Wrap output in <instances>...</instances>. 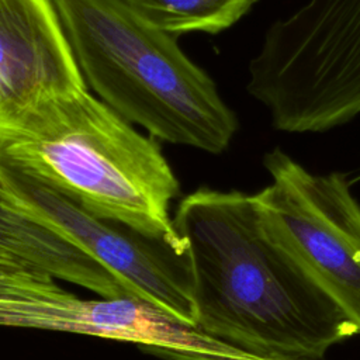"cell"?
Returning a JSON list of instances; mask_svg holds the SVG:
<instances>
[{"mask_svg":"<svg viewBox=\"0 0 360 360\" xmlns=\"http://www.w3.org/2000/svg\"><path fill=\"white\" fill-rule=\"evenodd\" d=\"M195 328L253 357L321 360L359 333L270 236L255 194L198 188L177 205Z\"/></svg>","mask_w":360,"mask_h":360,"instance_id":"cell-1","label":"cell"},{"mask_svg":"<svg viewBox=\"0 0 360 360\" xmlns=\"http://www.w3.org/2000/svg\"><path fill=\"white\" fill-rule=\"evenodd\" d=\"M0 163L186 259L169 215L180 183L158 141L89 89L0 105Z\"/></svg>","mask_w":360,"mask_h":360,"instance_id":"cell-2","label":"cell"},{"mask_svg":"<svg viewBox=\"0 0 360 360\" xmlns=\"http://www.w3.org/2000/svg\"><path fill=\"white\" fill-rule=\"evenodd\" d=\"M82 77L103 103L149 136L208 153L224 152L235 112L177 37L122 0H53Z\"/></svg>","mask_w":360,"mask_h":360,"instance_id":"cell-3","label":"cell"},{"mask_svg":"<svg viewBox=\"0 0 360 360\" xmlns=\"http://www.w3.org/2000/svg\"><path fill=\"white\" fill-rule=\"evenodd\" d=\"M0 252L101 298L141 300L195 328L186 259L4 163Z\"/></svg>","mask_w":360,"mask_h":360,"instance_id":"cell-4","label":"cell"},{"mask_svg":"<svg viewBox=\"0 0 360 360\" xmlns=\"http://www.w3.org/2000/svg\"><path fill=\"white\" fill-rule=\"evenodd\" d=\"M246 90L284 132H321L360 114V0H308L266 31Z\"/></svg>","mask_w":360,"mask_h":360,"instance_id":"cell-5","label":"cell"},{"mask_svg":"<svg viewBox=\"0 0 360 360\" xmlns=\"http://www.w3.org/2000/svg\"><path fill=\"white\" fill-rule=\"evenodd\" d=\"M271 183L255 194L270 236L360 333V204L342 173L314 174L276 148Z\"/></svg>","mask_w":360,"mask_h":360,"instance_id":"cell-6","label":"cell"},{"mask_svg":"<svg viewBox=\"0 0 360 360\" xmlns=\"http://www.w3.org/2000/svg\"><path fill=\"white\" fill-rule=\"evenodd\" d=\"M0 326L46 329L212 359L253 356L129 297L82 298L55 277L0 252Z\"/></svg>","mask_w":360,"mask_h":360,"instance_id":"cell-7","label":"cell"},{"mask_svg":"<svg viewBox=\"0 0 360 360\" xmlns=\"http://www.w3.org/2000/svg\"><path fill=\"white\" fill-rule=\"evenodd\" d=\"M83 89L53 0H0V105Z\"/></svg>","mask_w":360,"mask_h":360,"instance_id":"cell-8","label":"cell"},{"mask_svg":"<svg viewBox=\"0 0 360 360\" xmlns=\"http://www.w3.org/2000/svg\"><path fill=\"white\" fill-rule=\"evenodd\" d=\"M143 20L174 37L218 34L238 22L257 0H122Z\"/></svg>","mask_w":360,"mask_h":360,"instance_id":"cell-9","label":"cell"},{"mask_svg":"<svg viewBox=\"0 0 360 360\" xmlns=\"http://www.w3.org/2000/svg\"><path fill=\"white\" fill-rule=\"evenodd\" d=\"M156 356H159L162 360H233V359H212V357H204V356H193V354H183L177 352L170 350H150ZM248 360H269V359H248Z\"/></svg>","mask_w":360,"mask_h":360,"instance_id":"cell-10","label":"cell"}]
</instances>
